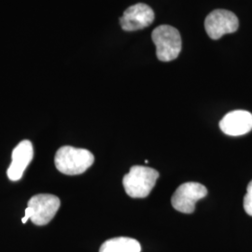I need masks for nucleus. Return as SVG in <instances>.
Returning a JSON list of instances; mask_svg holds the SVG:
<instances>
[{
    "label": "nucleus",
    "mask_w": 252,
    "mask_h": 252,
    "mask_svg": "<svg viewBox=\"0 0 252 252\" xmlns=\"http://www.w3.org/2000/svg\"><path fill=\"white\" fill-rule=\"evenodd\" d=\"M94 162V154L85 149H78L71 146L60 148L54 157L57 170L64 175H81L89 169Z\"/></svg>",
    "instance_id": "obj_1"
},
{
    "label": "nucleus",
    "mask_w": 252,
    "mask_h": 252,
    "mask_svg": "<svg viewBox=\"0 0 252 252\" xmlns=\"http://www.w3.org/2000/svg\"><path fill=\"white\" fill-rule=\"evenodd\" d=\"M158 178L159 173L155 169L142 165H134L125 176L123 184L126 193L130 197L145 198L153 190Z\"/></svg>",
    "instance_id": "obj_2"
},
{
    "label": "nucleus",
    "mask_w": 252,
    "mask_h": 252,
    "mask_svg": "<svg viewBox=\"0 0 252 252\" xmlns=\"http://www.w3.org/2000/svg\"><path fill=\"white\" fill-rule=\"evenodd\" d=\"M152 38L156 46V56L160 61L170 62L180 55L182 42L177 28L167 25L156 27L153 30Z\"/></svg>",
    "instance_id": "obj_3"
},
{
    "label": "nucleus",
    "mask_w": 252,
    "mask_h": 252,
    "mask_svg": "<svg viewBox=\"0 0 252 252\" xmlns=\"http://www.w3.org/2000/svg\"><path fill=\"white\" fill-rule=\"evenodd\" d=\"M207 194V188L201 183H183L174 192L171 199L172 206L179 212L191 214L195 210L196 202L205 198Z\"/></svg>",
    "instance_id": "obj_4"
},
{
    "label": "nucleus",
    "mask_w": 252,
    "mask_h": 252,
    "mask_svg": "<svg viewBox=\"0 0 252 252\" xmlns=\"http://www.w3.org/2000/svg\"><path fill=\"white\" fill-rule=\"evenodd\" d=\"M61 206L60 199L54 194L40 193L31 197L27 207L32 211L31 221L36 225L48 224L56 215Z\"/></svg>",
    "instance_id": "obj_5"
},
{
    "label": "nucleus",
    "mask_w": 252,
    "mask_h": 252,
    "mask_svg": "<svg viewBox=\"0 0 252 252\" xmlns=\"http://www.w3.org/2000/svg\"><path fill=\"white\" fill-rule=\"evenodd\" d=\"M239 27V21L234 12L227 9H215L205 21L207 35L212 39H219L223 35L234 33Z\"/></svg>",
    "instance_id": "obj_6"
},
{
    "label": "nucleus",
    "mask_w": 252,
    "mask_h": 252,
    "mask_svg": "<svg viewBox=\"0 0 252 252\" xmlns=\"http://www.w3.org/2000/svg\"><path fill=\"white\" fill-rule=\"evenodd\" d=\"M154 21L153 9L143 3H138L129 7L120 18L121 27L128 32L144 29L150 27Z\"/></svg>",
    "instance_id": "obj_7"
},
{
    "label": "nucleus",
    "mask_w": 252,
    "mask_h": 252,
    "mask_svg": "<svg viewBox=\"0 0 252 252\" xmlns=\"http://www.w3.org/2000/svg\"><path fill=\"white\" fill-rule=\"evenodd\" d=\"M34 156L33 145L29 140H23L12 151L11 162L8 168V177L11 181L21 180L28 164Z\"/></svg>",
    "instance_id": "obj_8"
},
{
    "label": "nucleus",
    "mask_w": 252,
    "mask_h": 252,
    "mask_svg": "<svg viewBox=\"0 0 252 252\" xmlns=\"http://www.w3.org/2000/svg\"><path fill=\"white\" fill-rule=\"evenodd\" d=\"M220 128L226 135H246L252 130V114L246 110L231 111L221 119Z\"/></svg>",
    "instance_id": "obj_9"
},
{
    "label": "nucleus",
    "mask_w": 252,
    "mask_h": 252,
    "mask_svg": "<svg viewBox=\"0 0 252 252\" xmlns=\"http://www.w3.org/2000/svg\"><path fill=\"white\" fill-rule=\"evenodd\" d=\"M141 246L137 240L130 237H115L102 244L99 252H140Z\"/></svg>",
    "instance_id": "obj_10"
},
{
    "label": "nucleus",
    "mask_w": 252,
    "mask_h": 252,
    "mask_svg": "<svg viewBox=\"0 0 252 252\" xmlns=\"http://www.w3.org/2000/svg\"><path fill=\"white\" fill-rule=\"evenodd\" d=\"M244 208L246 213L252 217V180L247 187V194L244 197Z\"/></svg>",
    "instance_id": "obj_11"
},
{
    "label": "nucleus",
    "mask_w": 252,
    "mask_h": 252,
    "mask_svg": "<svg viewBox=\"0 0 252 252\" xmlns=\"http://www.w3.org/2000/svg\"><path fill=\"white\" fill-rule=\"evenodd\" d=\"M31 216H32V211H31V209L29 207H27V209H26V215L22 219L23 223H26L28 220H30Z\"/></svg>",
    "instance_id": "obj_12"
}]
</instances>
